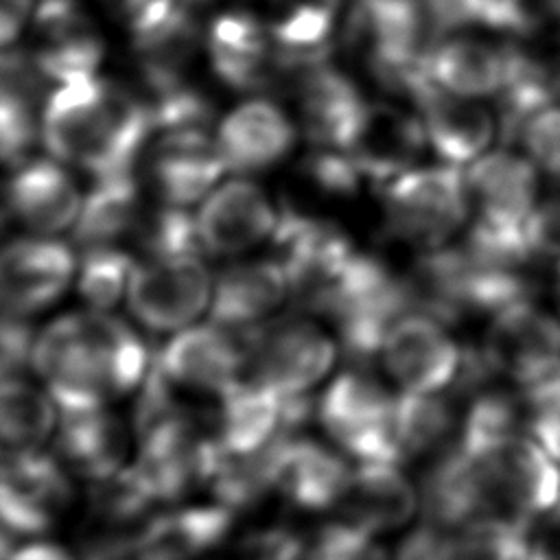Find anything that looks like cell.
I'll return each mask as SVG.
<instances>
[{
    "label": "cell",
    "instance_id": "1",
    "mask_svg": "<svg viewBox=\"0 0 560 560\" xmlns=\"http://www.w3.org/2000/svg\"><path fill=\"white\" fill-rule=\"evenodd\" d=\"M153 357L140 335L105 311H77L35 335L31 365L61 411L105 407L138 389Z\"/></svg>",
    "mask_w": 560,
    "mask_h": 560
},
{
    "label": "cell",
    "instance_id": "2",
    "mask_svg": "<svg viewBox=\"0 0 560 560\" xmlns=\"http://www.w3.org/2000/svg\"><path fill=\"white\" fill-rule=\"evenodd\" d=\"M39 136L61 164L94 177L131 173L153 136V116L140 101L98 74L57 83L44 103Z\"/></svg>",
    "mask_w": 560,
    "mask_h": 560
},
{
    "label": "cell",
    "instance_id": "3",
    "mask_svg": "<svg viewBox=\"0 0 560 560\" xmlns=\"http://www.w3.org/2000/svg\"><path fill=\"white\" fill-rule=\"evenodd\" d=\"M341 39L385 90L407 96L424 79V55L435 33L422 0H352Z\"/></svg>",
    "mask_w": 560,
    "mask_h": 560
},
{
    "label": "cell",
    "instance_id": "4",
    "mask_svg": "<svg viewBox=\"0 0 560 560\" xmlns=\"http://www.w3.org/2000/svg\"><path fill=\"white\" fill-rule=\"evenodd\" d=\"M378 190L387 234L413 252L451 245L472 219L462 166L418 164Z\"/></svg>",
    "mask_w": 560,
    "mask_h": 560
},
{
    "label": "cell",
    "instance_id": "5",
    "mask_svg": "<svg viewBox=\"0 0 560 560\" xmlns=\"http://www.w3.org/2000/svg\"><path fill=\"white\" fill-rule=\"evenodd\" d=\"M396 396L363 368L339 374L315 405L324 431L359 462L400 464L394 433Z\"/></svg>",
    "mask_w": 560,
    "mask_h": 560
},
{
    "label": "cell",
    "instance_id": "6",
    "mask_svg": "<svg viewBox=\"0 0 560 560\" xmlns=\"http://www.w3.org/2000/svg\"><path fill=\"white\" fill-rule=\"evenodd\" d=\"M337 357L335 339L308 317H282L249 330V381L280 394L304 396Z\"/></svg>",
    "mask_w": 560,
    "mask_h": 560
},
{
    "label": "cell",
    "instance_id": "7",
    "mask_svg": "<svg viewBox=\"0 0 560 560\" xmlns=\"http://www.w3.org/2000/svg\"><path fill=\"white\" fill-rule=\"evenodd\" d=\"M212 278L201 254H153L136 262L127 306L149 330L186 328L212 298Z\"/></svg>",
    "mask_w": 560,
    "mask_h": 560
},
{
    "label": "cell",
    "instance_id": "8",
    "mask_svg": "<svg viewBox=\"0 0 560 560\" xmlns=\"http://www.w3.org/2000/svg\"><path fill=\"white\" fill-rule=\"evenodd\" d=\"M475 457L488 481L492 518L529 525L532 518L549 514L558 505L560 470L536 440L518 433Z\"/></svg>",
    "mask_w": 560,
    "mask_h": 560
},
{
    "label": "cell",
    "instance_id": "9",
    "mask_svg": "<svg viewBox=\"0 0 560 560\" xmlns=\"http://www.w3.org/2000/svg\"><path fill=\"white\" fill-rule=\"evenodd\" d=\"M492 376L534 385L560 368V319L532 300L492 315L479 346Z\"/></svg>",
    "mask_w": 560,
    "mask_h": 560
},
{
    "label": "cell",
    "instance_id": "10",
    "mask_svg": "<svg viewBox=\"0 0 560 560\" xmlns=\"http://www.w3.org/2000/svg\"><path fill=\"white\" fill-rule=\"evenodd\" d=\"M214 400L212 435L230 453L260 451L282 438L298 435L315 411L308 394L280 396L245 378Z\"/></svg>",
    "mask_w": 560,
    "mask_h": 560
},
{
    "label": "cell",
    "instance_id": "11",
    "mask_svg": "<svg viewBox=\"0 0 560 560\" xmlns=\"http://www.w3.org/2000/svg\"><path fill=\"white\" fill-rule=\"evenodd\" d=\"M249 328H228L217 322L182 328L153 361L182 392L219 398L245 378Z\"/></svg>",
    "mask_w": 560,
    "mask_h": 560
},
{
    "label": "cell",
    "instance_id": "12",
    "mask_svg": "<svg viewBox=\"0 0 560 560\" xmlns=\"http://www.w3.org/2000/svg\"><path fill=\"white\" fill-rule=\"evenodd\" d=\"M72 503V483L59 459L20 451L0 462V527L13 536L52 529Z\"/></svg>",
    "mask_w": 560,
    "mask_h": 560
},
{
    "label": "cell",
    "instance_id": "13",
    "mask_svg": "<svg viewBox=\"0 0 560 560\" xmlns=\"http://www.w3.org/2000/svg\"><path fill=\"white\" fill-rule=\"evenodd\" d=\"M79 260L52 236H22L0 247V313L28 317L52 306L70 287Z\"/></svg>",
    "mask_w": 560,
    "mask_h": 560
},
{
    "label": "cell",
    "instance_id": "14",
    "mask_svg": "<svg viewBox=\"0 0 560 560\" xmlns=\"http://www.w3.org/2000/svg\"><path fill=\"white\" fill-rule=\"evenodd\" d=\"M464 350L448 332V324L433 315L409 311L389 328L381 359L387 374L405 389L438 394L457 378Z\"/></svg>",
    "mask_w": 560,
    "mask_h": 560
},
{
    "label": "cell",
    "instance_id": "15",
    "mask_svg": "<svg viewBox=\"0 0 560 560\" xmlns=\"http://www.w3.org/2000/svg\"><path fill=\"white\" fill-rule=\"evenodd\" d=\"M420 116L429 149L440 162L464 166L488 153L499 136V118L486 101L446 92L424 79L407 98Z\"/></svg>",
    "mask_w": 560,
    "mask_h": 560
},
{
    "label": "cell",
    "instance_id": "16",
    "mask_svg": "<svg viewBox=\"0 0 560 560\" xmlns=\"http://www.w3.org/2000/svg\"><path fill=\"white\" fill-rule=\"evenodd\" d=\"M31 20V57L44 81L57 85L98 74L105 39L79 0H37Z\"/></svg>",
    "mask_w": 560,
    "mask_h": 560
},
{
    "label": "cell",
    "instance_id": "17",
    "mask_svg": "<svg viewBox=\"0 0 560 560\" xmlns=\"http://www.w3.org/2000/svg\"><path fill=\"white\" fill-rule=\"evenodd\" d=\"M464 173L472 221L501 230L525 228L540 201V171L523 151L490 149Z\"/></svg>",
    "mask_w": 560,
    "mask_h": 560
},
{
    "label": "cell",
    "instance_id": "18",
    "mask_svg": "<svg viewBox=\"0 0 560 560\" xmlns=\"http://www.w3.org/2000/svg\"><path fill=\"white\" fill-rule=\"evenodd\" d=\"M280 210L267 192L236 177L214 186L195 217L197 236L206 252L214 256H238L273 236Z\"/></svg>",
    "mask_w": 560,
    "mask_h": 560
},
{
    "label": "cell",
    "instance_id": "19",
    "mask_svg": "<svg viewBox=\"0 0 560 560\" xmlns=\"http://www.w3.org/2000/svg\"><path fill=\"white\" fill-rule=\"evenodd\" d=\"M298 127L271 98L254 96L230 109L217 127L214 142L225 171L236 175L267 171L295 147Z\"/></svg>",
    "mask_w": 560,
    "mask_h": 560
},
{
    "label": "cell",
    "instance_id": "20",
    "mask_svg": "<svg viewBox=\"0 0 560 560\" xmlns=\"http://www.w3.org/2000/svg\"><path fill=\"white\" fill-rule=\"evenodd\" d=\"M429 149L416 109L394 101H370L346 153L359 173L376 186L420 164Z\"/></svg>",
    "mask_w": 560,
    "mask_h": 560
},
{
    "label": "cell",
    "instance_id": "21",
    "mask_svg": "<svg viewBox=\"0 0 560 560\" xmlns=\"http://www.w3.org/2000/svg\"><path fill=\"white\" fill-rule=\"evenodd\" d=\"M300 127L315 149L346 151L352 142L368 98L339 68L317 63L298 72Z\"/></svg>",
    "mask_w": 560,
    "mask_h": 560
},
{
    "label": "cell",
    "instance_id": "22",
    "mask_svg": "<svg viewBox=\"0 0 560 560\" xmlns=\"http://www.w3.org/2000/svg\"><path fill=\"white\" fill-rule=\"evenodd\" d=\"M206 52L219 81L234 90H260L280 74L271 28L252 11L217 13L206 31Z\"/></svg>",
    "mask_w": 560,
    "mask_h": 560
},
{
    "label": "cell",
    "instance_id": "23",
    "mask_svg": "<svg viewBox=\"0 0 560 560\" xmlns=\"http://www.w3.org/2000/svg\"><path fill=\"white\" fill-rule=\"evenodd\" d=\"M81 206L83 195L77 182L55 158L18 164L4 188V208L42 236L74 228Z\"/></svg>",
    "mask_w": 560,
    "mask_h": 560
},
{
    "label": "cell",
    "instance_id": "24",
    "mask_svg": "<svg viewBox=\"0 0 560 560\" xmlns=\"http://www.w3.org/2000/svg\"><path fill=\"white\" fill-rule=\"evenodd\" d=\"M151 155V182L166 206L188 208L214 188L223 162L208 127L158 131Z\"/></svg>",
    "mask_w": 560,
    "mask_h": 560
},
{
    "label": "cell",
    "instance_id": "25",
    "mask_svg": "<svg viewBox=\"0 0 560 560\" xmlns=\"http://www.w3.org/2000/svg\"><path fill=\"white\" fill-rule=\"evenodd\" d=\"M422 68L427 79L446 92L479 101L497 98L508 79V44L470 31L438 35Z\"/></svg>",
    "mask_w": 560,
    "mask_h": 560
},
{
    "label": "cell",
    "instance_id": "26",
    "mask_svg": "<svg viewBox=\"0 0 560 560\" xmlns=\"http://www.w3.org/2000/svg\"><path fill=\"white\" fill-rule=\"evenodd\" d=\"M420 497L427 523L446 532L494 516L483 468L457 442L427 470Z\"/></svg>",
    "mask_w": 560,
    "mask_h": 560
},
{
    "label": "cell",
    "instance_id": "27",
    "mask_svg": "<svg viewBox=\"0 0 560 560\" xmlns=\"http://www.w3.org/2000/svg\"><path fill=\"white\" fill-rule=\"evenodd\" d=\"M350 472L339 453L298 433L276 448L273 492L300 510H326L339 503Z\"/></svg>",
    "mask_w": 560,
    "mask_h": 560
},
{
    "label": "cell",
    "instance_id": "28",
    "mask_svg": "<svg viewBox=\"0 0 560 560\" xmlns=\"http://www.w3.org/2000/svg\"><path fill=\"white\" fill-rule=\"evenodd\" d=\"M234 525L223 503L182 505L142 523L136 534L140 560H201L221 547Z\"/></svg>",
    "mask_w": 560,
    "mask_h": 560
},
{
    "label": "cell",
    "instance_id": "29",
    "mask_svg": "<svg viewBox=\"0 0 560 560\" xmlns=\"http://www.w3.org/2000/svg\"><path fill=\"white\" fill-rule=\"evenodd\" d=\"M291 298V287L282 262L254 258L228 267L212 284V322L228 328L258 326Z\"/></svg>",
    "mask_w": 560,
    "mask_h": 560
},
{
    "label": "cell",
    "instance_id": "30",
    "mask_svg": "<svg viewBox=\"0 0 560 560\" xmlns=\"http://www.w3.org/2000/svg\"><path fill=\"white\" fill-rule=\"evenodd\" d=\"M337 505L343 521L376 534L405 525L416 512L418 497L398 464L361 462V466L350 472Z\"/></svg>",
    "mask_w": 560,
    "mask_h": 560
},
{
    "label": "cell",
    "instance_id": "31",
    "mask_svg": "<svg viewBox=\"0 0 560 560\" xmlns=\"http://www.w3.org/2000/svg\"><path fill=\"white\" fill-rule=\"evenodd\" d=\"M61 413L57 448L74 472L98 481L125 468L129 433L120 416L105 407Z\"/></svg>",
    "mask_w": 560,
    "mask_h": 560
},
{
    "label": "cell",
    "instance_id": "32",
    "mask_svg": "<svg viewBox=\"0 0 560 560\" xmlns=\"http://www.w3.org/2000/svg\"><path fill=\"white\" fill-rule=\"evenodd\" d=\"M140 223V186L133 171L94 177L83 195L72 238L81 249L118 245Z\"/></svg>",
    "mask_w": 560,
    "mask_h": 560
},
{
    "label": "cell",
    "instance_id": "33",
    "mask_svg": "<svg viewBox=\"0 0 560 560\" xmlns=\"http://www.w3.org/2000/svg\"><path fill=\"white\" fill-rule=\"evenodd\" d=\"M48 392L22 376L0 383V448L35 451L55 427V407Z\"/></svg>",
    "mask_w": 560,
    "mask_h": 560
},
{
    "label": "cell",
    "instance_id": "34",
    "mask_svg": "<svg viewBox=\"0 0 560 560\" xmlns=\"http://www.w3.org/2000/svg\"><path fill=\"white\" fill-rule=\"evenodd\" d=\"M453 429V407L438 394L402 392L394 405V433L400 459L438 451Z\"/></svg>",
    "mask_w": 560,
    "mask_h": 560
},
{
    "label": "cell",
    "instance_id": "35",
    "mask_svg": "<svg viewBox=\"0 0 560 560\" xmlns=\"http://www.w3.org/2000/svg\"><path fill=\"white\" fill-rule=\"evenodd\" d=\"M136 260L120 245L90 247L77 267V291L90 308L107 311L127 293Z\"/></svg>",
    "mask_w": 560,
    "mask_h": 560
},
{
    "label": "cell",
    "instance_id": "36",
    "mask_svg": "<svg viewBox=\"0 0 560 560\" xmlns=\"http://www.w3.org/2000/svg\"><path fill=\"white\" fill-rule=\"evenodd\" d=\"M37 133L35 92L0 85V164L15 168L26 162Z\"/></svg>",
    "mask_w": 560,
    "mask_h": 560
},
{
    "label": "cell",
    "instance_id": "37",
    "mask_svg": "<svg viewBox=\"0 0 560 560\" xmlns=\"http://www.w3.org/2000/svg\"><path fill=\"white\" fill-rule=\"evenodd\" d=\"M525 429L556 462H560V368L521 392Z\"/></svg>",
    "mask_w": 560,
    "mask_h": 560
},
{
    "label": "cell",
    "instance_id": "38",
    "mask_svg": "<svg viewBox=\"0 0 560 560\" xmlns=\"http://www.w3.org/2000/svg\"><path fill=\"white\" fill-rule=\"evenodd\" d=\"M304 560H389L387 551L372 538L370 532L335 521L319 527L308 538Z\"/></svg>",
    "mask_w": 560,
    "mask_h": 560
},
{
    "label": "cell",
    "instance_id": "39",
    "mask_svg": "<svg viewBox=\"0 0 560 560\" xmlns=\"http://www.w3.org/2000/svg\"><path fill=\"white\" fill-rule=\"evenodd\" d=\"M516 140L540 175L560 186V105H547L529 116Z\"/></svg>",
    "mask_w": 560,
    "mask_h": 560
},
{
    "label": "cell",
    "instance_id": "40",
    "mask_svg": "<svg viewBox=\"0 0 560 560\" xmlns=\"http://www.w3.org/2000/svg\"><path fill=\"white\" fill-rule=\"evenodd\" d=\"M308 538L284 523L249 529L238 540L241 560H304Z\"/></svg>",
    "mask_w": 560,
    "mask_h": 560
},
{
    "label": "cell",
    "instance_id": "41",
    "mask_svg": "<svg viewBox=\"0 0 560 560\" xmlns=\"http://www.w3.org/2000/svg\"><path fill=\"white\" fill-rule=\"evenodd\" d=\"M523 232L536 260L560 258V188L547 197H540L534 212L525 221Z\"/></svg>",
    "mask_w": 560,
    "mask_h": 560
},
{
    "label": "cell",
    "instance_id": "42",
    "mask_svg": "<svg viewBox=\"0 0 560 560\" xmlns=\"http://www.w3.org/2000/svg\"><path fill=\"white\" fill-rule=\"evenodd\" d=\"M35 335L24 317L0 313V383L22 376L33 357Z\"/></svg>",
    "mask_w": 560,
    "mask_h": 560
},
{
    "label": "cell",
    "instance_id": "43",
    "mask_svg": "<svg viewBox=\"0 0 560 560\" xmlns=\"http://www.w3.org/2000/svg\"><path fill=\"white\" fill-rule=\"evenodd\" d=\"M396 560H453V536L427 523L402 540Z\"/></svg>",
    "mask_w": 560,
    "mask_h": 560
},
{
    "label": "cell",
    "instance_id": "44",
    "mask_svg": "<svg viewBox=\"0 0 560 560\" xmlns=\"http://www.w3.org/2000/svg\"><path fill=\"white\" fill-rule=\"evenodd\" d=\"M35 0H0V48L15 44L28 20L33 18Z\"/></svg>",
    "mask_w": 560,
    "mask_h": 560
},
{
    "label": "cell",
    "instance_id": "45",
    "mask_svg": "<svg viewBox=\"0 0 560 560\" xmlns=\"http://www.w3.org/2000/svg\"><path fill=\"white\" fill-rule=\"evenodd\" d=\"M9 560H72L68 551L50 542H33L20 549H13Z\"/></svg>",
    "mask_w": 560,
    "mask_h": 560
},
{
    "label": "cell",
    "instance_id": "46",
    "mask_svg": "<svg viewBox=\"0 0 560 560\" xmlns=\"http://www.w3.org/2000/svg\"><path fill=\"white\" fill-rule=\"evenodd\" d=\"M553 298H556V304H558V313H560V258L556 260V269H553Z\"/></svg>",
    "mask_w": 560,
    "mask_h": 560
},
{
    "label": "cell",
    "instance_id": "47",
    "mask_svg": "<svg viewBox=\"0 0 560 560\" xmlns=\"http://www.w3.org/2000/svg\"><path fill=\"white\" fill-rule=\"evenodd\" d=\"M0 462H2V448H0Z\"/></svg>",
    "mask_w": 560,
    "mask_h": 560
}]
</instances>
